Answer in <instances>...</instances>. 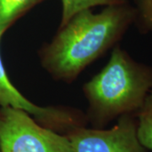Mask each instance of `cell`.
Wrapping results in <instances>:
<instances>
[{
    "mask_svg": "<svg viewBox=\"0 0 152 152\" xmlns=\"http://www.w3.org/2000/svg\"><path fill=\"white\" fill-rule=\"evenodd\" d=\"M134 20L135 9L129 3L105 6L97 14L91 9L80 11L40 49L41 64L56 80L74 81L87 66L114 48Z\"/></svg>",
    "mask_w": 152,
    "mask_h": 152,
    "instance_id": "6da1fadb",
    "label": "cell"
},
{
    "mask_svg": "<svg viewBox=\"0 0 152 152\" xmlns=\"http://www.w3.org/2000/svg\"><path fill=\"white\" fill-rule=\"evenodd\" d=\"M152 89V66L137 62L116 45L107 64L83 86L86 119L102 129L124 115H135Z\"/></svg>",
    "mask_w": 152,
    "mask_h": 152,
    "instance_id": "7a4b0ae2",
    "label": "cell"
},
{
    "mask_svg": "<svg viewBox=\"0 0 152 152\" xmlns=\"http://www.w3.org/2000/svg\"><path fill=\"white\" fill-rule=\"evenodd\" d=\"M0 152H74L66 134L39 124L20 109L0 108Z\"/></svg>",
    "mask_w": 152,
    "mask_h": 152,
    "instance_id": "3957f363",
    "label": "cell"
},
{
    "mask_svg": "<svg viewBox=\"0 0 152 152\" xmlns=\"http://www.w3.org/2000/svg\"><path fill=\"white\" fill-rule=\"evenodd\" d=\"M110 129L80 126L66 135L74 152H148L139 141L135 115H124Z\"/></svg>",
    "mask_w": 152,
    "mask_h": 152,
    "instance_id": "277c9868",
    "label": "cell"
},
{
    "mask_svg": "<svg viewBox=\"0 0 152 152\" xmlns=\"http://www.w3.org/2000/svg\"><path fill=\"white\" fill-rule=\"evenodd\" d=\"M1 39V38H0ZM0 107L20 109L31 115L39 124L66 134L76 127L85 126L86 115L63 107H40L26 98L11 83L0 56Z\"/></svg>",
    "mask_w": 152,
    "mask_h": 152,
    "instance_id": "5b68a950",
    "label": "cell"
},
{
    "mask_svg": "<svg viewBox=\"0 0 152 152\" xmlns=\"http://www.w3.org/2000/svg\"><path fill=\"white\" fill-rule=\"evenodd\" d=\"M46 0H0V38L33 7Z\"/></svg>",
    "mask_w": 152,
    "mask_h": 152,
    "instance_id": "8992f818",
    "label": "cell"
},
{
    "mask_svg": "<svg viewBox=\"0 0 152 152\" xmlns=\"http://www.w3.org/2000/svg\"><path fill=\"white\" fill-rule=\"evenodd\" d=\"M136 119L139 141L147 151H152V89L136 113Z\"/></svg>",
    "mask_w": 152,
    "mask_h": 152,
    "instance_id": "52a82bcc",
    "label": "cell"
},
{
    "mask_svg": "<svg viewBox=\"0 0 152 152\" xmlns=\"http://www.w3.org/2000/svg\"><path fill=\"white\" fill-rule=\"evenodd\" d=\"M62 17L60 26L65 25L74 15L80 11L89 10L96 6H109L123 4L128 0H61Z\"/></svg>",
    "mask_w": 152,
    "mask_h": 152,
    "instance_id": "ba28073f",
    "label": "cell"
},
{
    "mask_svg": "<svg viewBox=\"0 0 152 152\" xmlns=\"http://www.w3.org/2000/svg\"><path fill=\"white\" fill-rule=\"evenodd\" d=\"M134 24L143 33H152V0H135Z\"/></svg>",
    "mask_w": 152,
    "mask_h": 152,
    "instance_id": "9c48e42d",
    "label": "cell"
}]
</instances>
